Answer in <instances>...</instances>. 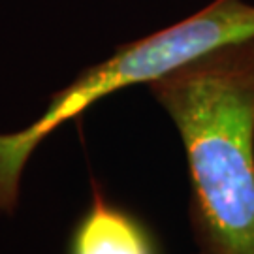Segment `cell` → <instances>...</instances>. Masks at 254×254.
<instances>
[{
    "instance_id": "obj_3",
    "label": "cell",
    "mask_w": 254,
    "mask_h": 254,
    "mask_svg": "<svg viewBox=\"0 0 254 254\" xmlns=\"http://www.w3.org/2000/svg\"><path fill=\"white\" fill-rule=\"evenodd\" d=\"M70 254H156V245L139 220L117 207L92 181L91 205L70 237Z\"/></svg>"
},
{
    "instance_id": "obj_2",
    "label": "cell",
    "mask_w": 254,
    "mask_h": 254,
    "mask_svg": "<svg viewBox=\"0 0 254 254\" xmlns=\"http://www.w3.org/2000/svg\"><path fill=\"white\" fill-rule=\"evenodd\" d=\"M253 38L254 4L213 0L198 13L123 44L109 59L83 70L68 87L55 92L44 113L28 127L0 134V217H11L17 211L27 162L59 127L121 89L147 85L196 57Z\"/></svg>"
},
{
    "instance_id": "obj_1",
    "label": "cell",
    "mask_w": 254,
    "mask_h": 254,
    "mask_svg": "<svg viewBox=\"0 0 254 254\" xmlns=\"http://www.w3.org/2000/svg\"><path fill=\"white\" fill-rule=\"evenodd\" d=\"M179 132L198 254H254V38L147 83Z\"/></svg>"
}]
</instances>
